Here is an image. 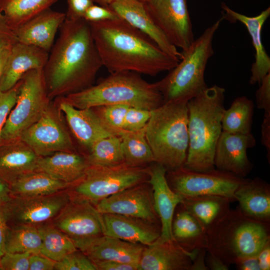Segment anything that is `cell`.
Instances as JSON below:
<instances>
[{"instance_id":"6da1fadb","label":"cell","mask_w":270,"mask_h":270,"mask_svg":"<svg viewBox=\"0 0 270 270\" xmlns=\"http://www.w3.org/2000/svg\"><path fill=\"white\" fill-rule=\"evenodd\" d=\"M102 66L89 23L84 18L65 19L43 69L48 96L92 86Z\"/></svg>"},{"instance_id":"7a4b0ae2","label":"cell","mask_w":270,"mask_h":270,"mask_svg":"<svg viewBox=\"0 0 270 270\" xmlns=\"http://www.w3.org/2000/svg\"><path fill=\"white\" fill-rule=\"evenodd\" d=\"M88 23L102 65L110 73L130 71L155 76L180 61L120 18Z\"/></svg>"},{"instance_id":"3957f363","label":"cell","mask_w":270,"mask_h":270,"mask_svg":"<svg viewBox=\"0 0 270 270\" xmlns=\"http://www.w3.org/2000/svg\"><path fill=\"white\" fill-rule=\"evenodd\" d=\"M224 97L225 89L214 85L188 102L189 144L185 166L197 171L215 168L214 150L222 132Z\"/></svg>"},{"instance_id":"277c9868","label":"cell","mask_w":270,"mask_h":270,"mask_svg":"<svg viewBox=\"0 0 270 270\" xmlns=\"http://www.w3.org/2000/svg\"><path fill=\"white\" fill-rule=\"evenodd\" d=\"M65 98L80 109L125 104L151 111L164 104L156 82H148L139 74L130 71L110 73L98 84Z\"/></svg>"},{"instance_id":"5b68a950","label":"cell","mask_w":270,"mask_h":270,"mask_svg":"<svg viewBox=\"0 0 270 270\" xmlns=\"http://www.w3.org/2000/svg\"><path fill=\"white\" fill-rule=\"evenodd\" d=\"M188 102H165L151 110L145 135L154 162L167 170L184 166L188 148Z\"/></svg>"},{"instance_id":"8992f818","label":"cell","mask_w":270,"mask_h":270,"mask_svg":"<svg viewBox=\"0 0 270 270\" xmlns=\"http://www.w3.org/2000/svg\"><path fill=\"white\" fill-rule=\"evenodd\" d=\"M270 223L231 210L207 232L206 250L230 266L239 258L256 255L270 240Z\"/></svg>"},{"instance_id":"52a82bcc","label":"cell","mask_w":270,"mask_h":270,"mask_svg":"<svg viewBox=\"0 0 270 270\" xmlns=\"http://www.w3.org/2000/svg\"><path fill=\"white\" fill-rule=\"evenodd\" d=\"M222 18L206 28L190 46L181 52L178 64L162 79L156 82L164 103L188 102L208 86L204 72L208 60L214 53V37Z\"/></svg>"},{"instance_id":"ba28073f","label":"cell","mask_w":270,"mask_h":270,"mask_svg":"<svg viewBox=\"0 0 270 270\" xmlns=\"http://www.w3.org/2000/svg\"><path fill=\"white\" fill-rule=\"evenodd\" d=\"M149 178L150 166L125 163L110 166L88 165L83 177L67 190L71 196L95 206L113 194L148 182Z\"/></svg>"},{"instance_id":"9c48e42d","label":"cell","mask_w":270,"mask_h":270,"mask_svg":"<svg viewBox=\"0 0 270 270\" xmlns=\"http://www.w3.org/2000/svg\"><path fill=\"white\" fill-rule=\"evenodd\" d=\"M16 103L2 132L3 142L20 138L48 110V92L43 69L30 70L18 82Z\"/></svg>"},{"instance_id":"30bf717a","label":"cell","mask_w":270,"mask_h":270,"mask_svg":"<svg viewBox=\"0 0 270 270\" xmlns=\"http://www.w3.org/2000/svg\"><path fill=\"white\" fill-rule=\"evenodd\" d=\"M170 186L182 198L202 195H216L234 201V192L246 178L232 173L214 168L197 171L184 166L167 170Z\"/></svg>"},{"instance_id":"8fae6325","label":"cell","mask_w":270,"mask_h":270,"mask_svg":"<svg viewBox=\"0 0 270 270\" xmlns=\"http://www.w3.org/2000/svg\"><path fill=\"white\" fill-rule=\"evenodd\" d=\"M151 18L168 40L186 50L195 40L187 0H145Z\"/></svg>"},{"instance_id":"7c38bea8","label":"cell","mask_w":270,"mask_h":270,"mask_svg":"<svg viewBox=\"0 0 270 270\" xmlns=\"http://www.w3.org/2000/svg\"><path fill=\"white\" fill-rule=\"evenodd\" d=\"M52 222L76 248L90 239L104 235L102 214L89 202L72 196Z\"/></svg>"},{"instance_id":"4fadbf2b","label":"cell","mask_w":270,"mask_h":270,"mask_svg":"<svg viewBox=\"0 0 270 270\" xmlns=\"http://www.w3.org/2000/svg\"><path fill=\"white\" fill-rule=\"evenodd\" d=\"M70 198L67 190L36 197L11 196L4 203L8 226L22 224L38 226L52 222Z\"/></svg>"},{"instance_id":"5bb4252c","label":"cell","mask_w":270,"mask_h":270,"mask_svg":"<svg viewBox=\"0 0 270 270\" xmlns=\"http://www.w3.org/2000/svg\"><path fill=\"white\" fill-rule=\"evenodd\" d=\"M101 213L132 216L158 224L152 190L148 182L126 188L99 202L95 206Z\"/></svg>"},{"instance_id":"9a60e30c","label":"cell","mask_w":270,"mask_h":270,"mask_svg":"<svg viewBox=\"0 0 270 270\" xmlns=\"http://www.w3.org/2000/svg\"><path fill=\"white\" fill-rule=\"evenodd\" d=\"M20 138L40 157L59 152H73L69 135L48 110Z\"/></svg>"},{"instance_id":"2e32d148","label":"cell","mask_w":270,"mask_h":270,"mask_svg":"<svg viewBox=\"0 0 270 270\" xmlns=\"http://www.w3.org/2000/svg\"><path fill=\"white\" fill-rule=\"evenodd\" d=\"M256 144L251 132L232 134L222 130L215 148L214 167L244 178L253 168L247 150Z\"/></svg>"},{"instance_id":"e0dca14e","label":"cell","mask_w":270,"mask_h":270,"mask_svg":"<svg viewBox=\"0 0 270 270\" xmlns=\"http://www.w3.org/2000/svg\"><path fill=\"white\" fill-rule=\"evenodd\" d=\"M150 166L148 182L152 190L154 206L160 223V235L154 243L173 240L172 222L176 208L183 198L173 190L168 184L166 170L162 165L154 162Z\"/></svg>"},{"instance_id":"ac0fdd59","label":"cell","mask_w":270,"mask_h":270,"mask_svg":"<svg viewBox=\"0 0 270 270\" xmlns=\"http://www.w3.org/2000/svg\"><path fill=\"white\" fill-rule=\"evenodd\" d=\"M108 7L120 18L149 36L164 52L180 60L182 54L155 24L144 2L139 0H114Z\"/></svg>"},{"instance_id":"d6986e66","label":"cell","mask_w":270,"mask_h":270,"mask_svg":"<svg viewBox=\"0 0 270 270\" xmlns=\"http://www.w3.org/2000/svg\"><path fill=\"white\" fill-rule=\"evenodd\" d=\"M104 235L132 243L149 246L160 235L158 224L132 216L102 214Z\"/></svg>"},{"instance_id":"ffe728a7","label":"cell","mask_w":270,"mask_h":270,"mask_svg":"<svg viewBox=\"0 0 270 270\" xmlns=\"http://www.w3.org/2000/svg\"><path fill=\"white\" fill-rule=\"evenodd\" d=\"M224 12L222 18L230 22H240L244 24L250 34L255 50V61L252 64L249 82L250 84H260L264 78L270 72V58L262 44L261 33L262 26L270 16V7L255 16H248L230 8L222 2Z\"/></svg>"},{"instance_id":"44dd1931","label":"cell","mask_w":270,"mask_h":270,"mask_svg":"<svg viewBox=\"0 0 270 270\" xmlns=\"http://www.w3.org/2000/svg\"><path fill=\"white\" fill-rule=\"evenodd\" d=\"M66 19V14L46 10L12 30L18 42L50 52L56 34Z\"/></svg>"},{"instance_id":"7402d4cb","label":"cell","mask_w":270,"mask_h":270,"mask_svg":"<svg viewBox=\"0 0 270 270\" xmlns=\"http://www.w3.org/2000/svg\"><path fill=\"white\" fill-rule=\"evenodd\" d=\"M144 248L141 244L106 235L90 239L77 247L93 262L116 261L136 266L138 269Z\"/></svg>"},{"instance_id":"603a6c76","label":"cell","mask_w":270,"mask_h":270,"mask_svg":"<svg viewBox=\"0 0 270 270\" xmlns=\"http://www.w3.org/2000/svg\"><path fill=\"white\" fill-rule=\"evenodd\" d=\"M198 250L187 251L174 240L154 243L144 247L138 270H190Z\"/></svg>"},{"instance_id":"cb8c5ba5","label":"cell","mask_w":270,"mask_h":270,"mask_svg":"<svg viewBox=\"0 0 270 270\" xmlns=\"http://www.w3.org/2000/svg\"><path fill=\"white\" fill-rule=\"evenodd\" d=\"M60 106L76 138L88 148L100 140L118 136L105 124L92 108H76L66 98L61 102Z\"/></svg>"},{"instance_id":"d4e9b609","label":"cell","mask_w":270,"mask_h":270,"mask_svg":"<svg viewBox=\"0 0 270 270\" xmlns=\"http://www.w3.org/2000/svg\"><path fill=\"white\" fill-rule=\"evenodd\" d=\"M48 54V52L36 46L16 42L10 49L0 83V90L11 89L30 70L44 69Z\"/></svg>"},{"instance_id":"484cf974","label":"cell","mask_w":270,"mask_h":270,"mask_svg":"<svg viewBox=\"0 0 270 270\" xmlns=\"http://www.w3.org/2000/svg\"><path fill=\"white\" fill-rule=\"evenodd\" d=\"M235 200L242 214L254 220L270 222V186L259 178H246L234 192Z\"/></svg>"},{"instance_id":"4316f807","label":"cell","mask_w":270,"mask_h":270,"mask_svg":"<svg viewBox=\"0 0 270 270\" xmlns=\"http://www.w3.org/2000/svg\"><path fill=\"white\" fill-rule=\"evenodd\" d=\"M88 166L85 157L74 152H59L40 156L36 170L72 186L83 177Z\"/></svg>"},{"instance_id":"83f0119b","label":"cell","mask_w":270,"mask_h":270,"mask_svg":"<svg viewBox=\"0 0 270 270\" xmlns=\"http://www.w3.org/2000/svg\"><path fill=\"white\" fill-rule=\"evenodd\" d=\"M5 142L0 145V178L10 185L20 175L36 170L40 156L26 144Z\"/></svg>"},{"instance_id":"f1b7e54d","label":"cell","mask_w":270,"mask_h":270,"mask_svg":"<svg viewBox=\"0 0 270 270\" xmlns=\"http://www.w3.org/2000/svg\"><path fill=\"white\" fill-rule=\"evenodd\" d=\"M232 201L216 195L183 198L184 208L194 216L207 232L229 211Z\"/></svg>"},{"instance_id":"f546056e","label":"cell","mask_w":270,"mask_h":270,"mask_svg":"<svg viewBox=\"0 0 270 270\" xmlns=\"http://www.w3.org/2000/svg\"><path fill=\"white\" fill-rule=\"evenodd\" d=\"M72 185L48 174L34 170L24 174L10 184L12 196L30 198L46 196L67 190Z\"/></svg>"},{"instance_id":"4dcf8cb0","label":"cell","mask_w":270,"mask_h":270,"mask_svg":"<svg viewBox=\"0 0 270 270\" xmlns=\"http://www.w3.org/2000/svg\"><path fill=\"white\" fill-rule=\"evenodd\" d=\"M181 209L174 214L172 222L174 240L187 251L206 248L207 234L197 220L180 204Z\"/></svg>"},{"instance_id":"1f68e13d","label":"cell","mask_w":270,"mask_h":270,"mask_svg":"<svg viewBox=\"0 0 270 270\" xmlns=\"http://www.w3.org/2000/svg\"><path fill=\"white\" fill-rule=\"evenodd\" d=\"M254 104L245 96L236 98L230 107L224 112L222 130L232 134L251 132L253 122Z\"/></svg>"},{"instance_id":"d6a6232c","label":"cell","mask_w":270,"mask_h":270,"mask_svg":"<svg viewBox=\"0 0 270 270\" xmlns=\"http://www.w3.org/2000/svg\"><path fill=\"white\" fill-rule=\"evenodd\" d=\"M58 0H0V12L12 30L45 10Z\"/></svg>"},{"instance_id":"836d02e7","label":"cell","mask_w":270,"mask_h":270,"mask_svg":"<svg viewBox=\"0 0 270 270\" xmlns=\"http://www.w3.org/2000/svg\"><path fill=\"white\" fill-rule=\"evenodd\" d=\"M121 148L124 163L134 166H146L154 162L145 135V127L140 130H124L120 134Z\"/></svg>"},{"instance_id":"e575fe53","label":"cell","mask_w":270,"mask_h":270,"mask_svg":"<svg viewBox=\"0 0 270 270\" xmlns=\"http://www.w3.org/2000/svg\"><path fill=\"white\" fill-rule=\"evenodd\" d=\"M42 236L38 226L16 225L8 226L5 252L40 254Z\"/></svg>"},{"instance_id":"d590c367","label":"cell","mask_w":270,"mask_h":270,"mask_svg":"<svg viewBox=\"0 0 270 270\" xmlns=\"http://www.w3.org/2000/svg\"><path fill=\"white\" fill-rule=\"evenodd\" d=\"M42 236L40 254L55 262L78 250L73 242L52 222L38 226Z\"/></svg>"},{"instance_id":"8d00e7d4","label":"cell","mask_w":270,"mask_h":270,"mask_svg":"<svg viewBox=\"0 0 270 270\" xmlns=\"http://www.w3.org/2000/svg\"><path fill=\"white\" fill-rule=\"evenodd\" d=\"M121 141L120 136H113L94 142L86 158L88 164L110 166L124 164Z\"/></svg>"},{"instance_id":"74e56055","label":"cell","mask_w":270,"mask_h":270,"mask_svg":"<svg viewBox=\"0 0 270 270\" xmlns=\"http://www.w3.org/2000/svg\"><path fill=\"white\" fill-rule=\"evenodd\" d=\"M129 108L125 104H112L92 108L105 124L120 136L124 131V118Z\"/></svg>"},{"instance_id":"f35d334b","label":"cell","mask_w":270,"mask_h":270,"mask_svg":"<svg viewBox=\"0 0 270 270\" xmlns=\"http://www.w3.org/2000/svg\"><path fill=\"white\" fill-rule=\"evenodd\" d=\"M56 270H97L93 262L82 252L77 250L56 262Z\"/></svg>"},{"instance_id":"ab89813d","label":"cell","mask_w":270,"mask_h":270,"mask_svg":"<svg viewBox=\"0 0 270 270\" xmlns=\"http://www.w3.org/2000/svg\"><path fill=\"white\" fill-rule=\"evenodd\" d=\"M150 110L130 107L124 118V130L134 132L144 128L150 118Z\"/></svg>"},{"instance_id":"60d3db41","label":"cell","mask_w":270,"mask_h":270,"mask_svg":"<svg viewBox=\"0 0 270 270\" xmlns=\"http://www.w3.org/2000/svg\"><path fill=\"white\" fill-rule=\"evenodd\" d=\"M18 92V83L8 90H0V145L3 143L2 130L10 111L16 103Z\"/></svg>"},{"instance_id":"b9f144b4","label":"cell","mask_w":270,"mask_h":270,"mask_svg":"<svg viewBox=\"0 0 270 270\" xmlns=\"http://www.w3.org/2000/svg\"><path fill=\"white\" fill-rule=\"evenodd\" d=\"M30 253L5 252L0 258V270H28Z\"/></svg>"},{"instance_id":"7bdbcfd3","label":"cell","mask_w":270,"mask_h":270,"mask_svg":"<svg viewBox=\"0 0 270 270\" xmlns=\"http://www.w3.org/2000/svg\"><path fill=\"white\" fill-rule=\"evenodd\" d=\"M88 22H97L120 18L108 7L93 4L86 12L84 18Z\"/></svg>"},{"instance_id":"ee69618b","label":"cell","mask_w":270,"mask_h":270,"mask_svg":"<svg viewBox=\"0 0 270 270\" xmlns=\"http://www.w3.org/2000/svg\"><path fill=\"white\" fill-rule=\"evenodd\" d=\"M257 108L263 110L264 114H270V72L260 84L255 94Z\"/></svg>"},{"instance_id":"f6af8a7d","label":"cell","mask_w":270,"mask_h":270,"mask_svg":"<svg viewBox=\"0 0 270 270\" xmlns=\"http://www.w3.org/2000/svg\"><path fill=\"white\" fill-rule=\"evenodd\" d=\"M68 10L66 19L78 20L82 19L86 10L94 4V0H66Z\"/></svg>"},{"instance_id":"bcb514c9","label":"cell","mask_w":270,"mask_h":270,"mask_svg":"<svg viewBox=\"0 0 270 270\" xmlns=\"http://www.w3.org/2000/svg\"><path fill=\"white\" fill-rule=\"evenodd\" d=\"M18 42L13 30L0 12V52L10 48Z\"/></svg>"},{"instance_id":"7dc6e473","label":"cell","mask_w":270,"mask_h":270,"mask_svg":"<svg viewBox=\"0 0 270 270\" xmlns=\"http://www.w3.org/2000/svg\"><path fill=\"white\" fill-rule=\"evenodd\" d=\"M56 262L40 254H31L28 270H52Z\"/></svg>"},{"instance_id":"c3c4849f","label":"cell","mask_w":270,"mask_h":270,"mask_svg":"<svg viewBox=\"0 0 270 270\" xmlns=\"http://www.w3.org/2000/svg\"><path fill=\"white\" fill-rule=\"evenodd\" d=\"M97 270H137L136 266L116 261L104 260L93 262Z\"/></svg>"},{"instance_id":"681fc988","label":"cell","mask_w":270,"mask_h":270,"mask_svg":"<svg viewBox=\"0 0 270 270\" xmlns=\"http://www.w3.org/2000/svg\"><path fill=\"white\" fill-rule=\"evenodd\" d=\"M5 202H0V258L5 252V242L8 228Z\"/></svg>"},{"instance_id":"f907efd6","label":"cell","mask_w":270,"mask_h":270,"mask_svg":"<svg viewBox=\"0 0 270 270\" xmlns=\"http://www.w3.org/2000/svg\"><path fill=\"white\" fill-rule=\"evenodd\" d=\"M261 142L267 151V158L270 160V114H264L261 124Z\"/></svg>"},{"instance_id":"816d5d0a","label":"cell","mask_w":270,"mask_h":270,"mask_svg":"<svg viewBox=\"0 0 270 270\" xmlns=\"http://www.w3.org/2000/svg\"><path fill=\"white\" fill-rule=\"evenodd\" d=\"M234 264L239 270H260L256 255L241 258Z\"/></svg>"},{"instance_id":"f5cc1de1","label":"cell","mask_w":270,"mask_h":270,"mask_svg":"<svg viewBox=\"0 0 270 270\" xmlns=\"http://www.w3.org/2000/svg\"><path fill=\"white\" fill-rule=\"evenodd\" d=\"M260 270H270V240L266 242L256 254Z\"/></svg>"},{"instance_id":"db71d44e","label":"cell","mask_w":270,"mask_h":270,"mask_svg":"<svg viewBox=\"0 0 270 270\" xmlns=\"http://www.w3.org/2000/svg\"><path fill=\"white\" fill-rule=\"evenodd\" d=\"M206 252L207 250L205 248H202L197 250L190 270H209L205 262Z\"/></svg>"},{"instance_id":"11a10c76","label":"cell","mask_w":270,"mask_h":270,"mask_svg":"<svg viewBox=\"0 0 270 270\" xmlns=\"http://www.w3.org/2000/svg\"><path fill=\"white\" fill-rule=\"evenodd\" d=\"M205 262L209 270H228L229 266L212 254H206Z\"/></svg>"},{"instance_id":"9f6ffc18","label":"cell","mask_w":270,"mask_h":270,"mask_svg":"<svg viewBox=\"0 0 270 270\" xmlns=\"http://www.w3.org/2000/svg\"><path fill=\"white\" fill-rule=\"evenodd\" d=\"M10 197V184L0 178V202H6Z\"/></svg>"},{"instance_id":"6f0895ef","label":"cell","mask_w":270,"mask_h":270,"mask_svg":"<svg viewBox=\"0 0 270 270\" xmlns=\"http://www.w3.org/2000/svg\"><path fill=\"white\" fill-rule=\"evenodd\" d=\"M10 48L0 52V83L4 72Z\"/></svg>"},{"instance_id":"680465c9","label":"cell","mask_w":270,"mask_h":270,"mask_svg":"<svg viewBox=\"0 0 270 270\" xmlns=\"http://www.w3.org/2000/svg\"><path fill=\"white\" fill-rule=\"evenodd\" d=\"M114 0H94V2H96L100 6L108 7L109 4Z\"/></svg>"},{"instance_id":"91938a15","label":"cell","mask_w":270,"mask_h":270,"mask_svg":"<svg viewBox=\"0 0 270 270\" xmlns=\"http://www.w3.org/2000/svg\"><path fill=\"white\" fill-rule=\"evenodd\" d=\"M140 0V1H142V2H144V1L145 0Z\"/></svg>"},{"instance_id":"94428289","label":"cell","mask_w":270,"mask_h":270,"mask_svg":"<svg viewBox=\"0 0 270 270\" xmlns=\"http://www.w3.org/2000/svg\"></svg>"}]
</instances>
